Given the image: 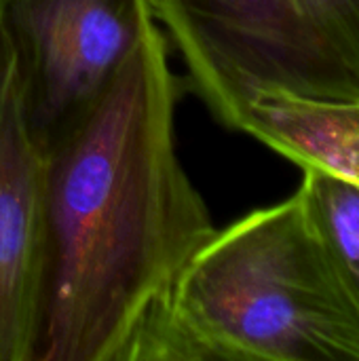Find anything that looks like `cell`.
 Segmentation results:
<instances>
[{
  "label": "cell",
  "mask_w": 359,
  "mask_h": 361,
  "mask_svg": "<svg viewBox=\"0 0 359 361\" xmlns=\"http://www.w3.org/2000/svg\"><path fill=\"white\" fill-rule=\"evenodd\" d=\"M180 78L154 23L85 121L47 152V247L32 361H131L216 233L176 150Z\"/></svg>",
  "instance_id": "obj_1"
},
{
  "label": "cell",
  "mask_w": 359,
  "mask_h": 361,
  "mask_svg": "<svg viewBox=\"0 0 359 361\" xmlns=\"http://www.w3.org/2000/svg\"><path fill=\"white\" fill-rule=\"evenodd\" d=\"M359 361V300L307 203L218 231L178 275L131 361Z\"/></svg>",
  "instance_id": "obj_2"
},
{
  "label": "cell",
  "mask_w": 359,
  "mask_h": 361,
  "mask_svg": "<svg viewBox=\"0 0 359 361\" xmlns=\"http://www.w3.org/2000/svg\"><path fill=\"white\" fill-rule=\"evenodd\" d=\"M193 91L226 127L269 89L359 102L358 78L326 49L294 0H150Z\"/></svg>",
  "instance_id": "obj_3"
},
{
  "label": "cell",
  "mask_w": 359,
  "mask_h": 361,
  "mask_svg": "<svg viewBox=\"0 0 359 361\" xmlns=\"http://www.w3.org/2000/svg\"><path fill=\"white\" fill-rule=\"evenodd\" d=\"M152 25L150 0H0L23 118L44 154L85 121Z\"/></svg>",
  "instance_id": "obj_4"
},
{
  "label": "cell",
  "mask_w": 359,
  "mask_h": 361,
  "mask_svg": "<svg viewBox=\"0 0 359 361\" xmlns=\"http://www.w3.org/2000/svg\"><path fill=\"white\" fill-rule=\"evenodd\" d=\"M47 247V154L32 137L0 32V361H32Z\"/></svg>",
  "instance_id": "obj_5"
},
{
  "label": "cell",
  "mask_w": 359,
  "mask_h": 361,
  "mask_svg": "<svg viewBox=\"0 0 359 361\" xmlns=\"http://www.w3.org/2000/svg\"><path fill=\"white\" fill-rule=\"evenodd\" d=\"M239 131L303 169L320 167L359 184V102L269 89L250 99Z\"/></svg>",
  "instance_id": "obj_6"
},
{
  "label": "cell",
  "mask_w": 359,
  "mask_h": 361,
  "mask_svg": "<svg viewBox=\"0 0 359 361\" xmlns=\"http://www.w3.org/2000/svg\"><path fill=\"white\" fill-rule=\"evenodd\" d=\"M298 190L324 245L359 300V184L307 167Z\"/></svg>",
  "instance_id": "obj_7"
},
{
  "label": "cell",
  "mask_w": 359,
  "mask_h": 361,
  "mask_svg": "<svg viewBox=\"0 0 359 361\" xmlns=\"http://www.w3.org/2000/svg\"><path fill=\"white\" fill-rule=\"evenodd\" d=\"M326 49L359 82V0H294Z\"/></svg>",
  "instance_id": "obj_8"
}]
</instances>
